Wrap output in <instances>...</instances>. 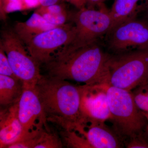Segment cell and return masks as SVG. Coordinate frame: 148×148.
<instances>
[{
	"label": "cell",
	"mask_w": 148,
	"mask_h": 148,
	"mask_svg": "<svg viewBox=\"0 0 148 148\" xmlns=\"http://www.w3.org/2000/svg\"><path fill=\"white\" fill-rule=\"evenodd\" d=\"M34 90L48 120L64 129L76 130L83 134L89 122L82 109V86L42 75Z\"/></svg>",
	"instance_id": "obj_1"
},
{
	"label": "cell",
	"mask_w": 148,
	"mask_h": 148,
	"mask_svg": "<svg viewBox=\"0 0 148 148\" xmlns=\"http://www.w3.org/2000/svg\"><path fill=\"white\" fill-rule=\"evenodd\" d=\"M110 54L99 40L68 51H58L42 65L46 75L89 86L108 85Z\"/></svg>",
	"instance_id": "obj_2"
},
{
	"label": "cell",
	"mask_w": 148,
	"mask_h": 148,
	"mask_svg": "<svg viewBox=\"0 0 148 148\" xmlns=\"http://www.w3.org/2000/svg\"><path fill=\"white\" fill-rule=\"evenodd\" d=\"M106 93L114 130L123 139L141 135L148 118L137 107L131 91L107 85Z\"/></svg>",
	"instance_id": "obj_3"
},
{
	"label": "cell",
	"mask_w": 148,
	"mask_h": 148,
	"mask_svg": "<svg viewBox=\"0 0 148 148\" xmlns=\"http://www.w3.org/2000/svg\"><path fill=\"white\" fill-rule=\"evenodd\" d=\"M148 72V49L110 54L107 63L108 85L131 91L145 80Z\"/></svg>",
	"instance_id": "obj_4"
},
{
	"label": "cell",
	"mask_w": 148,
	"mask_h": 148,
	"mask_svg": "<svg viewBox=\"0 0 148 148\" xmlns=\"http://www.w3.org/2000/svg\"><path fill=\"white\" fill-rule=\"evenodd\" d=\"M99 6V10L84 8L70 14L75 27V34L72 42L59 51H71L83 47L107 34L112 27V20L109 10L103 4Z\"/></svg>",
	"instance_id": "obj_5"
},
{
	"label": "cell",
	"mask_w": 148,
	"mask_h": 148,
	"mask_svg": "<svg viewBox=\"0 0 148 148\" xmlns=\"http://www.w3.org/2000/svg\"><path fill=\"white\" fill-rule=\"evenodd\" d=\"M0 46L7 56L14 75L25 89H34L41 77L40 64L26 50L24 44L13 30H5L1 34Z\"/></svg>",
	"instance_id": "obj_6"
},
{
	"label": "cell",
	"mask_w": 148,
	"mask_h": 148,
	"mask_svg": "<svg viewBox=\"0 0 148 148\" xmlns=\"http://www.w3.org/2000/svg\"><path fill=\"white\" fill-rule=\"evenodd\" d=\"M104 37L103 44L112 55L148 49V21L129 19L112 28Z\"/></svg>",
	"instance_id": "obj_7"
},
{
	"label": "cell",
	"mask_w": 148,
	"mask_h": 148,
	"mask_svg": "<svg viewBox=\"0 0 148 148\" xmlns=\"http://www.w3.org/2000/svg\"><path fill=\"white\" fill-rule=\"evenodd\" d=\"M75 32L73 22L56 26L34 37L26 45L27 49L41 66L72 42Z\"/></svg>",
	"instance_id": "obj_8"
},
{
	"label": "cell",
	"mask_w": 148,
	"mask_h": 148,
	"mask_svg": "<svg viewBox=\"0 0 148 148\" xmlns=\"http://www.w3.org/2000/svg\"><path fill=\"white\" fill-rule=\"evenodd\" d=\"M107 86H82V109L89 122H105L110 119L106 93Z\"/></svg>",
	"instance_id": "obj_9"
},
{
	"label": "cell",
	"mask_w": 148,
	"mask_h": 148,
	"mask_svg": "<svg viewBox=\"0 0 148 148\" xmlns=\"http://www.w3.org/2000/svg\"><path fill=\"white\" fill-rule=\"evenodd\" d=\"M18 117L22 125L24 134L38 127L45 126L47 120L40 103L34 89H25L18 102Z\"/></svg>",
	"instance_id": "obj_10"
},
{
	"label": "cell",
	"mask_w": 148,
	"mask_h": 148,
	"mask_svg": "<svg viewBox=\"0 0 148 148\" xmlns=\"http://www.w3.org/2000/svg\"><path fill=\"white\" fill-rule=\"evenodd\" d=\"M25 136L18 117V103L1 110L0 113V148H7Z\"/></svg>",
	"instance_id": "obj_11"
},
{
	"label": "cell",
	"mask_w": 148,
	"mask_h": 148,
	"mask_svg": "<svg viewBox=\"0 0 148 148\" xmlns=\"http://www.w3.org/2000/svg\"><path fill=\"white\" fill-rule=\"evenodd\" d=\"M105 122L92 121L84 135L91 148L123 147V139L114 129L112 130Z\"/></svg>",
	"instance_id": "obj_12"
},
{
	"label": "cell",
	"mask_w": 148,
	"mask_h": 148,
	"mask_svg": "<svg viewBox=\"0 0 148 148\" xmlns=\"http://www.w3.org/2000/svg\"><path fill=\"white\" fill-rule=\"evenodd\" d=\"M148 5V0H114L112 8L109 10L112 20V28L124 21L138 17L139 14L145 12Z\"/></svg>",
	"instance_id": "obj_13"
},
{
	"label": "cell",
	"mask_w": 148,
	"mask_h": 148,
	"mask_svg": "<svg viewBox=\"0 0 148 148\" xmlns=\"http://www.w3.org/2000/svg\"><path fill=\"white\" fill-rule=\"evenodd\" d=\"M56 27L47 22L39 14L35 12L27 21L16 22L13 31L26 45L37 35Z\"/></svg>",
	"instance_id": "obj_14"
},
{
	"label": "cell",
	"mask_w": 148,
	"mask_h": 148,
	"mask_svg": "<svg viewBox=\"0 0 148 148\" xmlns=\"http://www.w3.org/2000/svg\"><path fill=\"white\" fill-rule=\"evenodd\" d=\"M24 90L20 80L0 75V104L9 107L18 103Z\"/></svg>",
	"instance_id": "obj_15"
},
{
	"label": "cell",
	"mask_w": 148,
	"mask_h": 148,
	"mask_svg": "<svg viewBox=\"0 0 148 148\" xmlns=\"http://www.w3.org/2000/svg\"><path fill=\"white\" fill-rule=\"evenodd\" d=\"M35 12L40 14L49 23L56 26L66 24L70 17V14H68L63 7L56 4L48 6H41Z\"/></svg>",
	"instance_id": "obj_16"
},
{
	"label": "cell",
	"mask_w": 148,
	"mask_h": 148,
	"mask_svg": "<svg viewBox=\"0 0 148 148\" xmlns=\"http://www.w3.org/2000/svg\"><path fill=\"white\" fill-rule=\"evenodd\" d=\"M47 130H42L35 148H63V143L58 134Z\"/></svg>",
	"instance_id": "obj_17"
},
{
	"label": "cell",
	"mask_w": 148,
	"mask_h": 148,
	"mask_svg": "<svg viewBox=\"0 0 148 148\" xmlns=\"http://www.w3.org/2000/svg\"><path fill=\"white\" fill-rule=\"evenodd\" d=\"M43 129V127H37L18 142L9 146L7 148H35Z\"/></svg>",
	"instance_id": "obj_18"
},
{
	"label": "cell",
	"mask_w": 148,
	"mask_h": 148,
	"mask_svg": "<svg viewBox=\"0 0 148 148\" xmlns=\"http://www.w3.org/2000/svg\"><path fill=\"white\" fill-rule=\"evenodd\" d=\"M132 92L135 103L138 108L145 114L148 118V88L139 86Z\"/></svg>",
	"instance_id": "obj_19"
},
{
	"label": "cell",
	"mask_w": 148,
	"mask_h": 148,
	"mask_svg": "<svg viewBox=\"0 0 148 148\" xmlns=\"http://www.w3.org/2000/svg\"><path fill=\"white\" fill-rule=\"evenodd\" d=\"M65 130L66 132L62 134L66 145L72 148H90L86 138L79 137L72 130Z\"/></svg>",
	"instance_id": "obj_20"
},
{
	"label": "cell",
	"mask_w": 148,
	"mask_h": 148,
	"mask_svg": "<svg viewBox=\"0 0 148 148\" xmlns=\"http://www.w3.org/2000/svg\"><path fill=\"white\" fill-rule=\"evenodd\" d=\"M0 75L10 77L18 80L14 75L9 62L7 56L1 46H0Z\"/></svg>",
	"instance_id": "obj_21"
},
{
	"label": "cell",
	"mask_w": 148,
	"mask_h": 148,
	"mask_svg": "<svg viewBox=\"0 0 148 148\" xmlns=\"http://www.w3.org/2000/svg\"><path fill=\"white\" fill-rule=\"evenodd\" d=\"M21 4V0H1V17L5 18V12L18 10Z\"/></svg>",
	"instance_id": "obj_22"
},
{
	"label": "cell",
	"mask_w": 148,
	"mask_h": 148,
	"mask_svg": "<svg viewBox=\"0 0 148 148\" xmlns=\"http://www.w3.org/2000/svg\"><path fill=\"white\" fill-rule=\"evenodd\" d=\"M126 147L128 148H148V143L144 140L141 135H137L129 139Z\"/></svg>",
	"instance_id": "obj_23"
},
{
	"label": "cell",
	"mask_w": 148,
	"mask_h": 148,
	"mask_svg": "<svg viewBox=\"0 0 148 148\" xmlns=\"http://www.w3.org/2000/svg\"><path fill=\"white\" fill-rule=\"evenodd\" d=\"M79 10L85 8L87 4V0H67Z\"/></svg>",
	"instance_id": "obj_24"
},
{
	"label": "cell",
	"mask_w": 148,
	"mask_h": 148,
	"mask_svg": "<svg viewBox=\"0 0 148 148\" xmlns=\"http://www.w3.org/2000/svg\"><path fill=\"white\" fill-rule=\"evenodd\" d=\"M106 0H87V4H88V8H93L95 6H100L103 4Z\"/></svg>",
	"instance_id": "obj_25"
},
{
	"label": "cell",
	"mask_w": 148,
	"mask_h": 148,
	"mask_svg": "<svg viewBox=\"0 0 148 148\" xmlns=\"http://www.w3.org/2000/svg\"><path fill=\"white\" fill-rule=\"evenodd\" d=\"M40 4L42 6H48L56 4L58 0H39Z\"/></svg>",
	"instance_id": "obj_26"
},
{
	"label": "cell",
	"mask_w": 148,
	"mask_h": 148,
	"mask_svg": "<svg viewBox=\"0 0 148 148\" xmlns=\"http://www.w3.org/2000/svg\"><path fill=\"white\" fill-rule=\"evenodd\" d=\"M140 85H143V86H145V87L148 88V80H145V81L143 82Z\"/></svg>",
	"instance_id": "obj_27"
},
{
	"label": "cell",
	"mask_w": 148,
	"mask_h": 148,
	"mask_svg": "<svg viewBox=\"0 0 148 148\" xmlns=\"http://www.w3.org/2000/svg\"><path fill=\"white\" fill-rule=\"evenodd\" d=\"M145 12L146 19L148 21V5L147 9H146V10L145 11Z\"/></svg>",
	"instance_id": "obj_28"
},
{
	"label": "cell",
	"mask_w": 148,
	"mask_h": 148,
	"mask_svg": "<svg viewBox=\"0 0 148 148\" xmlns=\"http://www.w3.org/2000/svg\"><path fill=\"white\" fill-rule=\"evenodd\" d=\"M148 80V72L147 73V75H146L145 79V80H144V81H145V80Z\"/></svg>",
	"instance_id": "obj_29"
},
{
	"label": "cell",
	"mask_w": 148,
	"mask_h": 148,
	"mask_svg": "<svg viewBox=\"0 0 148 148\" xmlns=\"http://www.w3.org/2000/svg\"><path fill=\"white\" fill-rule=\"evenodd\" d=\"M146 130H148V125L147 127V129H146Z\"/></svg>",
	"instance_id": "obj_30"
}]
</instances>
